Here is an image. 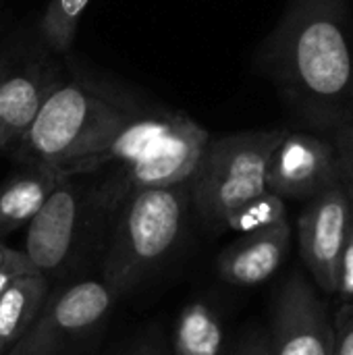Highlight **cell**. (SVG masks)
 Returning a JSON list of instances; mask_svg holds the SVG:
<instances>
[{
    "label": "cell",
    "instance_id": "obj_2",
    "mask_svg": "<svg viewBox=\"0 0 353 355\" xmlns=\"http://www.w3.org/2000/svg\"><path fill=\"white\" fill-rule=\"evenodd\" d=\"M139 108L87 81L60 79L25 135L12 146L23 166H48L62 177L87 175L96 156Z\"/></svg>",
    "mask_w": 353,
    "mask_h": 355
},
{
    "label": "cell",
    "instance_id": "obj_14",
    "mask_svg": "<svg viewBox=\"0 0 353 355\" xmlns=\"http://www.w3.org/2000/svg\"><path fill=\"white\" fill-rule=\"evenodd\" d=\"M177 116L179 112L173 110H137L131 121L117 133V137L106 146V150L92 160L87 175L108 164L121 168L139 160L171 131Z\"/></svg>",
    "mask_w": 353,
    "mask_h": 355
},
{
    "label": "cell",
    "instance_id": "obj_21",
    "mask_svg": "<svg viewBox=\"0 0 353 355\" xmlns=\"http://www.w3.org/2000/svg\"><path fill=\"white\" fill-rule=\"evenodd\" d=\"M31 272H37V270L29 264V260L25 258V254H23L21 258H17L15 262H10V264L2 266V268H0V295L6 291V287H8L17 277L31 275Z\"/></svg>",
    "mask_w": 353,
    "mask_h": 355
},
{
    "label": "cell",
    "instance_id": "obj_25",
    "mask_svg": "<svg viewBox=\"0 0 353 355\" xmlns=\"http://www.w3.org/2000/svg\"><path fill=\"white\" fill-rule=\"evenodd\" d=\"M0 150H6V144H4V139H2V135H0Z\"/></svg>",
    "mask_w": 353,
    "mask_h": 355
},
{
    "label": "cell",
    "instance_id": "obj_23",
    "mask_svg": "<svg viewBox=\"0 0 353 355\" xmlns=\"http://www.w3.org/2000/svg\"><path fill=\"white\" fill-rule=\"evenodd\" d=\"M239 355H270V349L264 345H250L248 349H243Z\"/></svg>",
    "mask_w": 353,
    "mask_h": 355
},
{
    "label": "cell",
    "instance_id": "obj_15",
    "mask_svg": "<svg viewBox=\"0 0 353 355\" xmlns=\"http://www.w3.org/2000/svg\"><path fill=\"white\" fill-rule=\"evenodd\" d=\"M50 285L46 275L17 277L0 295V355H6L37 318Z\"/></svg>",
    "mask_w": 353,
    "mask_h": 355
},
{
    "label": "cell",
    "instance_id": "obj_1",
    "mask_svg": "<svg viewBox=\"0 0 353 355\" xmlns=\"http://www.w3.org/2000/svg\"><path fill=\"white\" fill-rule=\"evenodd\" d=\"M273 79L298 102L337 106L353 96L345 0H289L264 46Z\"/></svg>",
    "mask_w": 353,
    "mask_h": 355
},
{
    "label": "cell",
    "instance_id": "obj_3",
    "mask_svg": "<svg viewBox=\"0 0 353 355\" xmlns=\"http://www.w3.org/2000/svg\"><path fill=\"white\" fill-rule=\"evenodd\" d=\"M191 208L189 181L135 191L112 212L102 283L114 297L141 283L179 243Z\"/></svg>",
    "mask_w": 353,
    "mask_h": 355
},
{
    "label": "cell",
    "instance_id": "obj_20",
    "mask_svg": "<svg viewBox=\"0 0 353 355\" xmlns=\"http://www.w3.org/2000/svg\"><path fill=\"white\" fill-rule=\"evenodd\" d=\"M337 293L343 300H352L353 302V216L350 223V231H347V239L341 252V260H339V279H337Z\"/></svg>",
    "mask_w": 353,
    "mask_h": 355
},
{
    "label": "cell",
    "instance_id": "obj_22",
    "mask_svg": "<svg viewBox=\"0 0 353 355\" xmlns=\"http://www.w3.org/2000/svg\"><path fill=\"white\" fill-rule=\"evenodd\" d=\"M21 256H23V252L12 250V248L4 245V243L0 241V268H2V266H6V264H10V262H15V260H17V258H21Z\"/></svg>",
    "mask_w": 353,
    "mask_h": 355
},
{
    "label": "cell",
    "instance_id": "obj_18",
    "mask_svg": "<svg viewBox=\"0 0 353 355\" xmlns=\"http://www.w3.org/2000/svg\"><path fill=\"white\" fill-rule=\"evenodd\" d=\"M285 202L283 198L266 191L260 198L252 200L243 208H239L225 225V229L237 231V233H252L262 227L275 225L279 220H285Z\"/></svg>",
    "mask_w": 353,
    "mask_h": 355
},
{
    "label": "cell",
    "instance_id": "obj_13",
    "mask_svg": "<svg viewBox=\"0 0 353 355\" xmlns=\"http://www.w3.org/2000/svg\"><path fill=\"white\" fill-rule=\"evenodd\" d=\"M67 177L48 166H23L0 183V241L27 227L50 191Z\"/></svg>",
    "mask_w": 353,
    "mask_h": 355
},
{
    "label": "cell",
    "instance_id": "obj_4",
    "mask_svg": "<svg viewBox=\"0 0 353 355\" xmlns=\"http://www.w3.org/2000/svg\"><path fill=\"white\" fill-rule=\"evenodd\" d=\"M287 131H243L208 141L189 179L191 208L206 225L225 229L227 220L246 204L266 193L270 158Z\"/></svg>",
    "mask_w": 353,
    "mask_h": 355
},
{
    "label": "cell",
    "instance_id": "obj_5",
    "mask_svg": "<svg viewBox=\"0 0 353 355\" xmlns=\"http://www.w3.org/2000/svg\"><path fill=\"white\" fill-rule=\"evenodd\" d=\"M208 141L210 133L191 116L179 112L171 131L146 156L117 168V173L104 183V206L114 210L135 191L187 183L193 177Z\"/></svg>",
    "mask_w": 353,
    "mask_h": 355
},
{
    "label": "cell",
    "instance_id": "obj_12",
    "mask_svg": "<svg viewBox=\"0 0 353 355\" xmlns=\"http://www.w3.org/2000/svg\"><path fill=\"white\" fill-rule=\"evenodd\" d=\"M291 245L289 220L262 227L231 243L216 262L218 277L235 287H254L268 281L285 262Z\"/></svg>",
    "mask_w": 353,
    "mask_h": 355
},
{
    "label": "cell",
    "instance_id": "obj_16",
    "mask_svg": "<svg viewBox=\"0 0 353 355\" xmlns=\"http://www.w3.org/2000/svg\"><path fill=\"white\" fill-rule=\"evenodd\" d=\"M225 345L223 322L206 302L187 304L175 327V355H221Z\"/></svg>",
    "mask_w": 353,
    "mask_h": 355
},
{
    "label": "cell",
    "instance_id": "obj_8",
    "mask_svg": "<svg viewBox=\"0 0 353 355\" xmlns=\"http://www.w3.org/2000/svg\"><path fill=\"white\" fill-rule=\"evenodd\" d=\"M270 355H331L333 322L316 291L300 275L291 277L277 302L273 316Z\"/></svg>",
    "mask_w": 353,
    "mask_h": 355
},
{
    "label": "cell",
    "instance_id": "obj_17",
    "mask_svg": "<svg viewBox=\"0 0 353 355\" xmlns=\"http://www.w3.org/2000/svg\"><path fill=\"white\" fill-rule=\"evenodd\" d=\"M87 4L89 0H48L40 31L52 52H67L73 46Z\"/></svg>",
    "mask_w": 353,
    "mask_h": 355
},
{
    "label": "cell",
    "instance_id": "obj_9",
    "mask_svg": "<svg viewBox=\"0 0 353 355\" xmlns=\"http://www.w3.org/2000/svg\"><path fill=\"white\" fill-rule=\"evenodd\" d=\"M339 168L329 144L306 133H287L277 146L266 189L279 198L312 200L337 185Z\"/></svg>",
    "mask_w": 353,
    "mask_h": 355
},
{
    "label": "cell",
    "instance_id": "obj_24",
    "mask_svg": "<svg viewBox=\"0 0 353 355\" xmlns=\"http://www.w3.org/2000/svg\"><path fill=\"white\" fill-rule=\"evenodd\" d=\"M137 355H158V352H152V349H150V352H141V354Z\"/></svg>",
    "mask_w": 353,
    "mask_h": 355
},
{
    "label": "cell",
    "instance_id": "obj_6",
    "mask_svg": "<svg viewBox=\"0 0 353 355\" xmlns=\"http://www.w3.org/2000/svg\"><path fill=\"white\" fill-rule=\"evenodd\" d=\"M114 300L102 281H81L50 291L29 331L6 355H60L106 318Z\"/></svg>",
    "mask_w": 353,
    "mask_h": 355
},
{
    "label": "cell",
    "instance_id": "obj_10",
    "mask_svg": "<svg viewBox=\"0 0 353 355\" xmlns=\"http://www.w3.org/2000/svg\"><path fill=\"white\" fill-rule=\"evenodd\" d=\"M81 210V187L73 177L62 179L27 223L25 258L40 272H56L71 256Z\"/></svg>",
    "mask_w": 353,
    "mask_h": 355
},
{
    "label": "cell",
    "instance_id": "obj_19",
    "mask_svg": "<svg viewBox=\"0 0 353 355\" xmlns=\"http://www.w3.org/2000/svg\"><path fill=\"white\" fill-rule=\"evenodd\" d=\"M331 355H353V302L343 306L335 318Z\"/></svg>",
    "mask_w": 353,
    "mask_h": 355
},
{
    "label": "cell",
    "instance_id": "obj_7",
    "mask_svg": "<svg viewBox=\"0 0 353 355\" xmlns=\"http://www.w3.org/2000/svg\"><path fill=\"white\" fill-rule=\"evenodd\" d=\"M352 223L347 193L335 185L308 202L298 220L304 264L325 293H337L339 260Z\"/></svg>",
    "mask_w": 353,
    "mask_h": 355
},
{
    "label": "cell",
    "instance_id": "obj_11",
    "mask_svg": "<svg viewBox=\"0 0 353 355\" xmlns=\"http://www.w3.org/2000/svg\"><path fill=\"white\" fill-rule=\"evenodd\" d=\"M58 81L50 62L8 64L0 60V135L6 148H12L25 135Z\"/></svg>",
    "mask_w": 353,
    "mask_h": 355
}]
</instances>
